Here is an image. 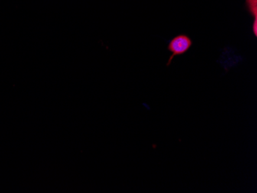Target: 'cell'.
I'll list each match as a JSON object with an SVG mask.
<instances>
[{"mask_svg":"<svg viewBox=\"0 0 257 193\" xmlns=\"http://www.w3.org/2000/svg\"><path fill=\"white\" fill-rule=\"evenodd\" d=\"M193 46V40L186 35H178L170 40L168 45V50L172 53L169 59L167 66L171 64L175 56H182L190 50Z\"/></svg>","mask_w":257,"mask_h":193,"instance_id":"obj_1","label":"cell"},{"mask_svg":"<svg viewBox=\"0 0 257 193\" xmlns=\"http://www.w3.org/2000/svg\"><path fill=\"white\" fill-rule=\"evenodd\" d=\"M246 5L251 15L257 18V0H246Z\"/></svg>","mask_w":257,"mask_h":193,"instance_id":"obj_2","label":"cell"},{"mask_svg":"<svg viewBox=\"0 0 257 193\" xmlns=\"http://www.w3.org/2000/svg\"><path fill=\"white\" fill-rule=\"evenodd\" d=\"M252 33L255 37H257V18H254L253 24H252Z\"/></svg>","mask_w":257,"mask_h":193,"instance_id":"obj_3","label":"cell"}]
</instances>
